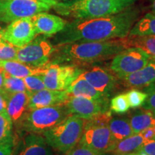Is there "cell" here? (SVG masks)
Here are the masks:
<instances>
[{
    "label": "cell",
    "mask_w": 155,
    "mask_h": 155,
    "mask_svg": "<svg viewBox=\"0 0 155 155\" xmlns=\"http://www.w3.org/2000/svg\"><path fill=\"white\" fill-rule=\"evenodd\" d=\"M23 80L30 95L46 88L40 74L29 75L24 78Z\"/></svg>",
    "instance_id": "obj_29"
},
{
    "label": "cell",
    "mask_w": 155,
    "mask_h": 155,
    "mask_svg": "<svg viewBox=\"0 0 155 155\" xmlns=\"http://www.w3.org/2000/svg\"><path fill=\"white\" fill-rule=\"evenodd\" d=\"M56 48L45 37L35 38L22 48H19L16 61L33 68H42L50 63Z\"/></svg>",
    "instance_id": "obj_7"
},
{
    "label": "cell",
    "mask_w": 155,
    "mask_h": 155,
    "mask_svg": "<svg viewBox=\"0 0 155 155\" xmlns=\"http://www.w3.org/2000/svg\"><path fill=\"white\" fill-rule=\"evenodd\" d=\"M128 102L130 108H136L142 106L147 98V95L144 91L133 89L126 93Z\"/></svg>",
    "instance_id": "obj_30"
},
{
    "label": "cell",
    "mask_w": 155,
    "mask_h": 155,
    "mask_svg": "<svg viewBox=\"0 0 155 155\" xmlns=\"http://www.w3.org/2000/svg\"><path fill=\"white\" fill-rule=\"evenodd\" d=\"M126 86L133 88L146 87L155 82V61L150 60L147 65L123 78Z\"/></svg>",
    "instance_id": "obj_18"
},
{
    "label": "cell",
    "mask_w": 155,
    "mask_h": 155,
    "mask_svg": "<svg viewBox=\"0 0 155 155\" xmlns=\"http://www.w3.org/2000/svg\"><path fill=\"white\" fill-rule=\"evenodd\" d=\"M28 133V132H27ZM12 155H55L43 136L28 133L15 142Z\"/></svg>",
    "instance_id": "obj_13"
},
{
    "label": "cell",
    "mask_w": 155,
    "mask_h": 155,
    "mask_svg": "<svg viewBox=\"0 0 155 155\" xmlns=\"http://www.w3.org/2000/svg\"><path fill=\"white\" fill-rule=\"evenodd\" d=\"M15 144V141L0 144V155H12Z\"/></svg>",
    "instance_id": "obj_35"
},
{
    "label": "cell",
    "mask_w": 155,
    "mask_h": 155,
    "mask_svg": "<svg viewBox=\"0 0 155 155\" xmlns=\"http://www.w3.org/2000/svg\"><path fill=\"white\" fill-rule=\"evenodd\" d=\"M70 115L86 120L108 110V99L94 100L81 96H71L65 103Z\"/></svg>",
    "instance_id": "obj_11"
},
{
    "label": "cell",
    "mask_w": 155,
    "mask_h": 155,
    "mask_svg": "<svg viewBox=\"0 0 155 155\" xmlns=\"http://www.w3.org/2000/svg\"><path fill=\"white\" fill-rule=\"evenodd\" d=\"M109 105L111 111L116 114L126 113L130 108L125 94H119L114 96L111 100Z\"/></svg>",
    "instance_id": "obj_28"
},
{
    "label": "cell",
    "mask_w": 155,
    "mask_h": 155,
    "mask_svg": "<svg viewBox=\"0 0 155 155\" xmlns=\"http://www.w3.org/2000/svg\"><path fill=\"white\" fill-rule=\"evenodd\" d=\"M125 39L95 42H77L59 45L49 63L69 65L91 63L113 58L127 48ZM53 53V54H54Z\"/></svg>",
    "instance_id": "obj_2"
},
{
    "label": "cell",
    "mask_w": 155,
    "mask_h": 155,
    "mask_svg": "<svg viewBox=\"0 0 155 155\" xmlns=\"http://www.w3.org/2000/svg\"><path fill=\"white\" fill-rule=\"evenodd\" d=\"M145 141L154 139L155 138V127H149L140 132Z\"/></svg>",
    "instance_id": "obj_37"
},
{
    "label": "cell",
    "mask_w": 155,
    "mask_h": 155,
    "mask_svg": "<svg viewBox=\"0 0 155 155\" xmlns=\"http://www.w3.org/2000/svg\"><path fill=\"white\" fill-rule=\"evenodd\" d=\"M30 95L25 92H7V113L13 124L17 126L28 111Z\"/></svg>",
    "instance_id": "obj_17"
},
{
    "label": "cell",
    "mask_w": 155,
    "mask_h": 155,
    "mask_svg": "<svg viewBox=\"0 0 155 155\" xmlns=\"http://www.w3.org/2000/svg\"><path fill=\"white\" fill-rule=\"evenodd\" d=\"M31 19L36 34L43 35L44 36H52L58 34L67 25L65 19L46 12L38 13Z\"/></svg>",
    "instance_id": "obj_15"
},
{
    "label": "cell",
    "mask_w": 155,
    "mask_h": 155,
    "mask_svg": "<svg viewBox=\"0 0 155 155\" xmlns=\"http://www.w3.org/2000/svg\"><path fill=\"white\" fill-rule=\"evenodd\" d=\"M154 139H155V138H154Z\"/></svg>",
    "instance_id": "obj_43"
},
{
    "label": "cell",
    "mask_w": 155,
    "mask_h": 155,
    "mask_svg": "<svg viewBox=\"0 0 155 155\" xmlns=\"http://www.w3.org/2000/svg\"><path fill=\"white\" fill-rule=\"evenodd\" d=\"M3 24H5V23H3L2 22L0 21V42L5 41L3 39V34H4V31H5V27L4 26Z\"/></svg>",
    "instance_id": "obj_38"
},
{
    "label": "cell",
    "mask_w": 155,
    "mask_h": 155,
    "mask_svg": "<svg viewBox=\"0 0 155 155\" xmlns=\"http://www.w3.org/2000/svg\"><path fill=\"white\" fill-rule=\"evenodd\" d=\"M12 125L8 114H0V144L15 141L12 136Z\"/></svg>",
    "instance_id": "obj_27"
},
{
    "label": "cell",
    "mask_w": 155,
    "mask_h": 155,
    "mask_svg": "<svg viewBox=\"0 0 155 155\" xmlns=\"http://www.w3.org/2000/svg\"><path fill=\"white\" fill-rule=\"evenodd\" d=\"M66 91H56L45 88L30 96L28 110L64 104L69 98Z\"/></svg>",
    "instance_id": "obj_16"
},
{
    "label": "cell",
    "mask_w": 155,
    "mask_h": 155,
    "mask_svg": "<svg viewBox=\"0 0 155 155\" xmlns=\"http://www.w3.org/2000/svg\"><path fill=\"white\" fill-rule=\"evenodd\" d=\"M82 72L83 70L75 65L48 63L40 75L46 88L65 91Z\"/></svg>",
    "instance_id": "obj_10"
},
{
    "label": "cell",
    "mask_w": 155,
    "mask_h": 155,
    "mask_svg": "<svg viewBox=\"0 0 155 155\" xmlns=\"http://www.w3.org/2000/svg\"><path fill=\"white\" fill-rule=\"evenodd\" d=\"M69 116L65 104L35 108L28 110L17 126L28 133L42 134Z\"/></svg>",
    "instance_id": "obj_5"
},
{
    "label": "cell",
    "mask_w": 155,
    "mask_h": 155,
    "mask_svg": "<svg viewBox=\"0 0 155 155\" xmlns=\"http://www.w3.org/2000/svg\"><path fill=\"white\" fill-rule=\"evenodd\" d=\"M65 155H107V154H102L96 151L93 150L88 147L78 144L74 148L67 152Z\"/></svg>",
    "instance_id": "obj_33"
},
{
    "label": "cell",
    "mask_w": 155,
    "mask_h": 155,
    "mask_svg": "<svg viewBox=\"0 0 155 155\" xmlns=\"http://www.w3.org/2000/svg\"><path fill=\"white\" fill-rule=\"evenodd\" d=\"M37 35L31 18L17 19L5 27L3 39L17 48H22L32 41Z\"/></svg>",
    "instance_id": "obj_12"
},
{
    "label": "cell",
    "mask_w": 155,
    "mask_h": 155,
    "mask_svg": "<svg viewBox=\"0 0 155 155\" xmlns=\"http://www.w3.org/2000/svg\"><path fill=\"white\" fill-rule=\"evenodd\" d=\"M145 141L141 133L134 134L133 135L116 141L111 153L114 155H121L138 152Z\"/></svg>",
    "instance_id": "obj_22"
},
{
    "label": "cell",
    "mask_w": 155,
    "mask_h": 155,
    "mask_svg": "<svg viewBox=\"0 0 155 155\" xmlns=\"http://www.w3.org/2000/svg\"><path fill=\"white\" fill-rule=\"evenodd\" d=\"M127 116L134 134L140 133L147 128L155 127V114L150 110L144 108L137 110Z\"/></svg>",
    "instance_id": "obj_21"
},
{
    "label": "cell",
    "mask_w": 155,
    "mask_h": 155,
    "mask_svg": "<svg viewBox=\"0 0 155 155\" xmlns=\"http://www.w3.org/2000/svg\"><path fill=\"white\" fill-rule=\"evenodd\" d=\"M121 155H147V154L142 152H138L135 153H131V154H121Z\"/></svg>",
    "instance_id": "obj_40"
},
{
    "label": "cell",
    "mask_w": 155,
    "mask_h": 155,
    "mask_svg": "<svg viewBox=\"0 0 155 155\" xmlns=\"http://www.w3.org/2000/svg\"><path fill=\"white\" fill-rule=\"evenodd\" d=\"M150 60L149 55L141 48L129 47L114 56L110 70L118 78L123 79L143 68Z\"/></svg>",
    "instance_id": "obj_9"
},
{
    "label": "cell",
    "mask_w": 155,
    "mask_h": 155,
    "mask_svg": "<svg viewBox=\"0 0 155 155\" xmlns=\"http://www.w3.org/2000/svg\"><path fill=\"white\" fill-rule=\"evenodd\" d=\"M124 39L128 48H141L149 55L151 60L155 61V37H127Z\"/></svg>",
    "instance_id": "obj_25"
},
{
    "label": "cell",
    "mask_w": 155,
    "mask_h": 155,
    "mask_svg": "<svg viewBox=\"0 0 155 155\" xmlns=\"http://www.w3.org/2000/svg\"><path fill=\"white\" fill-rule=\"evenodd\" d=\"M92 85L97 91L109 96L116 87V79L111 71L100 66H93L79 75Z\"/></svg>",
    "instance_id": "obj_14"
},
{
    "label": "cell",
    "mask_w": 155,
    "mask_h": 155,
    "mask_svg": "<svg viewBox=\"0 0 155 155\" xmlns=\"http://www.w3.org/2000/svg\"><path fill=\"white\" fill-rule=\"evenodd\" d=\"M151 1V8L152 12H155V0H150Z\"/></svg>",
    "instance_id": "obj_41"
},
{
    "label": "cell",
    "mask_w": 155,
    "mask_h": 155,
    "mask_svg": "<svg viewBox=\"0 0 155 155\" xmlns=\"http://www.w3.org/2000/svg\"><path fill=\"white\" fill-rule=\"evenodd\" d=\"M66 92L71 96H81L94 100H106L108 96L97 91L84 78L78 76L70 85Z\"/></svg>",
    "instance_id": "obj_19"
},
{
    "label": "cell",
    "mask_w": 155,
    "mask_h": 155,
    "mask_svg": "<svg viewBox=\"0 0 155 155\" xmlns=\"http://www.w3.org/2000/svg\"><path fill=\"white\" fill-rule=\"evenodd\" d=\"M143 90L147 94V98L141 107L144 109L152 111L155 109V82L144 87Z\"/></svg>",
    "instance_id": "obj_32"
},
{
    "label": "cell",
    "mask_w": 155,
    "mask_h": 155,
    "mask_svg": "<svg viewBox=\"0 0 155 155\" xmlns=\"http://www.w3.org/2000/svg\"><path fill=\"white\" fill-rule=\"evenodd\" d=\"M7 106V92L3 88L0 89V114H8Z\"/></svg>",
    "instance_id": "obj_36"
},
{
    "label": "cell",
    "mask_w": 155,
    "mask_h": 155,
    "mask_svg": "<svg viewBox=\"0 0 155 155\" xmlns=\"http://www.w3.org/2000/svg\"><path fill=\"white\" fill-rule=\"evenodd\" d=\"M55 0H0V21L10 23L17 19L32 18L57 5Z\"/></svg>",
    "instance_id": "obj_6"
},
{
    "label": "cell",
    "mask_w": 155,
    "mask_h": 155,
    "mask_svg": "<svg viewBox=\"0 0 155 155\" xmlns=\"http://www.w3.org/2000/svg\"><path fill=\"white\" fill-rule=\"evenodd\" d=\"M3 89L8 93L25 92L31 96L27 89L23 78L13 76L4 71Z\"/></svg>",
    "instance_id": "obj_26"
},
{
    "label": "cell",
    "mask_w": 155,
    "mask_h": 155,
    "mask_svg": "<svg viewBox=\"0 0 155 155\" xmlns=\"http://www.w3.org/2000/svg\"><path fill=\"white\" fill-rule=\"evenodd\" d=\"M129 37H155V12L147 13L134 23Z\"/></svg>",
    "instance_id": "obj_23"
},
{
    "label": "cell",
    "mask_w": 155,
    "mask_h": 155,
    "mask_svg": "<svg viewBox=\"0 0 155 155\" xmlns=\"http://www.w3.org/2000/svg\"><path fill=\"white\" fill-rule=\"evenodd\" d=\"M152 111H153V113H154V114H155V109H154V110H152Z\"/></svg>",
    "instance_id": "obj_42"
},
{
    "label": "cell",
    "mask_w": 155,
    "mask_h": 155,
    "mask_svg": "<svg viewBox=\"0 0 155 155\" xmlns=\"http://www.w3.org/2000/svg\"><path fill=\"white\" fill-rule=\"evenodd\" d=\"M0 68L13 76L24 78L31 75L42 74L44 67L33 68L17 61H0Z\"/></svg>",
    "instance_id": "obj_20"
},
{
    "label": "cell",
    "mask_w": 155,
    "mask_h": 155,
    "mask_svg": "<svg viewBox=\"0 0 155 155\" xmlns=\"http://www.w3.org/2000/svg\"><path fill=\"white\" fill-rule=\"evenodd\" d=\"M140 10L133 6L121 12L100 18L75 19L58 32V45L77 42L105 41L125 38L137 22Z\"/></svg>",
    "instance_id": "obj_1"
},
{
    "label": "cell",
    "mask_w": 155,
    "mask_h": 155,
    "mask_svg": "<svg viewBox=\"0 0 155 155\" xmlns=\"http://www.w3.org/2000/svg\"><path fill=\"white\" fill-rule=\"evenodd\" d=\"M4 83V71L0 68V89L3 88Z\"/></svg>",
    "instance_id": "obj_39"
},
{
    "label": "cell",
    "mask_w": 155,
    "mask_h": 155,
    "mask_svg": "<svg viewBox=\"0 0 155 155\" xmlns=\"http://www.w3.org/2000/svg\"><path fill=\"white\" fill-rule=\"evenodd\" d=\"M116 142L108 125L85 120L82 137L78 144L102 154H108L113 151Z\"/></svg>",
    "instance_id": "obj_8"
},
{
    "label": "cell",
    "mask_w": 155,
    "mask_h": 155,
    "mask_svg": "<svg viewBox=\"0 0 155 155\" xmlns=\"http://www.w3.org/2000/svg\"><path fill=\"white\" fill-rule=\"evenodd\" d=\"M84 124V119L71 115L49 130L45 131L42 136L54 151L61 154H66L80 141Z\"/></svg>",
    "instance_id": "obj_4"
},
{
    "label": "cell",
    "mask_w": 155,
    "mask_h": 155,
    "mask_svg": "<svg viewBox=\"0 0 155 155\" xmlns=\"http://www.w3.org/2000/svg\"><path fill=\"white\" fill-rule=\"evenodd\" d=\"M139 152H142L147 155H155V139L145 141Z\"/></svg>",
    "instance_id": "obj_34"
},
{
    "label": "cell",
    "mask_w": 155,
    "mask_h": 155,
    "mask_svg": "<svg viewBox=\"0 0 155 155\" xmlns=\"http://www.w3.org/2000/svg\"><path fill=\"white\" fill-rule=\"evenodd\" d=\"M137 0H71L58 2L53 8L58 14L75 19H86L109 17L121 12Z\"/></svg>",
    "instance_id": "obj_3"
},
{
    "label": "cell",
    "mask_w": 155,
    "mask_h": 155,
    "mask_svg": "<svg viewBox=\"0 0 155 155\" xmlns=\"http://www.w3.org/2000/svg\"><path fill=\"white\" fill-rule=\"evenodd\" d=\"M18 49L5 41L0 42V61H16Z\"/></svg>",
    "instance_id": "obj_31"
},
{
    "label": "cell",
    "mask_w": 155,
    "mask_h": 155,
    "mask_svg": "<svg viewBox=\"0 0 155 155\" xmlns=\"http://www.w3.org/2000/svg\"><path fill=\"white\" fill-rule=\"evenodd\" d=\"M108 128L116 141H121L134 134L127 116L112 117L108 123Z\"/></svg>",
    "instance_id": "obj_24"
}]
</instances>
